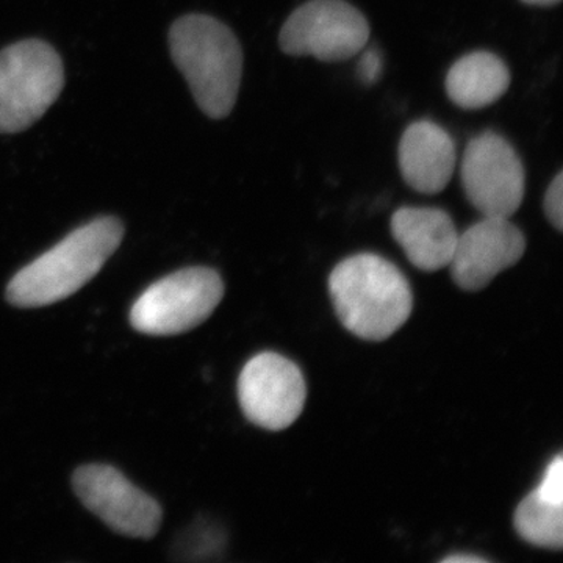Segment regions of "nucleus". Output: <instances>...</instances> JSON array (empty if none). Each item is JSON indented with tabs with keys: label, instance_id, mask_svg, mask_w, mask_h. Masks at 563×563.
<instances>
[{
	"label": "nucleus",
	"instance_id": "f257e3e1",
	"mask_svg": "<svg viewBox=\"0 0 563 563\" xmlns=\"http://www.w3.org/2000/svg\"><path fill=\"white\" fill-rule=\"evenodd\" d=\"M122 236V222L113 217L81 225L22 268L7 287V299L11 306L35 309L69 298L101 272Z\"/></svg>",
	"mask_w": 563,
	"mask_h": 563
},
{
	"label": "nucleus",
	"instance_id": "f03ea898",
	"mask_svg": "<svg viewBox=\"0 0 563 563\" xmlns=\"http://www.w3.org/2000/svg\"><path fill=\"white\" fill-rule=\"evenodd\" d=\"M335 312L358 339L383 342L401 329L412 313L409 282L379 255H352L329 277Z\"/></svg>",
	"mask_w": 563,
	"mask_h": 563
},
{
	"label": "nucleus",
	"instance_id": "7ed1b4c3",
	"mask_svg": "<svg viewBox=\"0 0 563 563\" xmlns=\"http://www.w3.org/2000/svg\"><path fill=\"white\" fill-rule=\"evenodd\" d=\"M169 49L199 109L211 120L229 117L243 74V51L235 33L214 18L188 14L174 22Z\"/></svg>",
	"mask_w": 563,
	"mask_h": 563
},
{
	"label": "nucleus",
	"instance_id": "20e7f679",
	"mask_svg": "<svg viewBox=\"0 0 563 563\" xmlns=\"http://www.w3.org/2000/svg\"><path fill=\"white\" fill-rule=\"evenodd\" d=\"M65 85L60 55L40 40L0 51V133L27 131L54 106Z\"/></svg>",
	"mask_w": 563,
	"mask_h": 563
},
{
	"label": "nucleus",
	"instance_id": "39448f33",
	"mask_svg": "<svg viewBox=\"0 0 563 563\" xmlns=\"http://www.w3.org/2000/svg\"><path fill=\"white\" fill-rule=\"evenodd\" d=\"M222 296L224 284L214 269H181L155 282L136 299L131 322L135 331L146 335H177L202 324Z\"/></svg>",
	"mask_w": 563,
	"mask_h": 563
},
{
	"label": "nucleus",
	"instance_id": "423d86ee",
	"mask_svg": "<svg viewBox=\"0 0 563 563\" xmlns=\"http://www.w3.org/2000/svg\"><path fill=\"white\" fill-rule=\"evenodd\" d=\"M369 24L362 11L344 0H309L285 21L280 49L291 57L344 62L365 49Z\"/></svg>",
	"mask_w": 563,
	"mask_h": 563
},
{
	"label": "nucleus",
	"instance_id": "0eeeda50",
	"mask_svg": "<svg viewBox=\"0 0 563 563\" xmlns=\"http://www.w3.org/2000/svg\"><path fill=\"white\" fill-rule=\"evenodd\" d=\"M462 185L484 217L510 218L525 198V168L512 144L495 132L474 136L463 152Z\"/></svg>",
	"mask_w": 563,
	"mask_h": 563
},
{
	"label": "nucleus",
	"instance_id": "6e6552de",
	"mask_svg": "<svg viewBox=\"0 0 563 563\" xmlns=\"http://www.w3.org/2000/svg\"><path fill=\"white\" fill-rule=\"evenodd\" d=\"M74 492L111 531L132 539H152L162 525V507L109 465L80 466L73 477Z\"/></svg>",
	"mask_w": 563,
	"mask_h": 563
},
{
	"label": "nucleus",
	"instance_id": "1a4fd4ad",
	"mask_svg": "<svg viewBox=\"0 0 563 563\" xmlns=\"http://www.w3.org/2000/svg\"><path fill=\"white\" fill-rule=\"evenodd\" d=\"M307 387L301 369L284 355L262 352L244 365L239 399L247 420L268 431H284L298 420Z\"/></svg>",
	"mask_w": 563,
	"mask_h": 563
},
{
	"label": "nucleus",
	"instance_id": "9d476101",
	"mask_svg": "<svg viewBox=\"0 0 563 563\" xmlns=\"http://www.w3.org/2000/svg\"><path fill=\"white\" fill-rule=\"evenodd\" d=\"M525 251L523 232L510 218L484 217L459 235L448 266L459 288L481 291L504 269L517 265Z\"/></svg>",
	"mask_w": 563,
	"mask_h": 563
},
{
	"label": "nucleus",
	"instance_id": "9b49d317",
	"mask_svg": "<svg viewBox=\"0 0 563 563\" xmlns=\"http://www.w3.org/2000/svg\"><path fill=\"white\" fill-rule=\"evenodd\" d=\"M399 169L406 184L422 195H437L450 184L457 161L453 136L432 121H417L402 133Z\"/></svg>",
	"mask_w": 563,
	"mask_h": 563
},
{
	"label": "nucleus",
	"instance_id": "f8f14e48",
	"mask_svg": "<svg viewBox=\"0 0 563 563\" xmlns=\"http://www.w3.org/2000/svg\"><path fill=\"white\" fill-rule=\"evenodd\" d=\"M391 233L407 258L421 272H439L450 265L459 233L444 210L402 207L391 217Z\"/></svg>",
	"mask_w": 563,
	"mask_h": 563
},
{
	"label": "nucleus",
	"instance_id": "ddd939ff",
	"mask_svg": "<svg viewBox=\"0 0 563 563\" xmlns=\"http://www.w3.org/2000/svg\"><path fill=\"white\" fill-rule=\"evenodd\" d=\"M448 98L463 110H481L506 95L510 70L492 52H473L459 58L446 76Z\"/></svg>",
	"mask_w": 563,
	"mask_h": 563
},
{
	"label": "nucleus",
	"instance_id": "4468645a",
	"mask_svg": "<svg viewBox=\"0 0 563 563\" xmlns=\"http://www.w3.org/2000/svg\"><path fill=\"white\" fill-rule=\"evenodd\" d=\"M514 525L518 536L533 547L561 550L563 544V504L548 501L533 490L517 507Z\"/></svg>",
	"mask_w": 563,
	"mask_h": 563
},
{
	"label": "nucleus",
	"instance_id": "2eb2a0df",
	"mask_svg": "<svg viewBox=\"0 0 563 563\" xmlns=\"http://www.w3.org/2000/svg\"><path fill=\"white\" fill-rule=\"evenodd\" d=\"M542 498L555 504H563V459L558 455L548 465L542 483L536 488Z\"/></svg>",
	"mask_w": 563,
	"mask_h": 563
},
{
	"label": "nucleus",
	"instance_id": "dca6fc26",
	"mask_svg": "<svg viewBox=\"0 0 563 563\" xmlns=\"http://www.w3.org/2000/svg\"><path fill=\"white\" fill-rule=\"evenodd\" d=\"M544 214L551 225H554L559 232L563 231V173H559L548 187L544 195Z\"/></svg>",
	"mask_w": 563,
	"mask_h": 563
},
{
	"label": "nucleus",
	"instance_id": "f3484780",
	"mask_svg": "<svg viewBox=\"0 0 563 563\" xmlns=\"http://www.w3.org/2000/svg\"><path fill=\"white\" fill-rule=\"evenodd\" d=\"M362 57L358 62L357 73L358 77L365 85H373L379 80L380 74H383V57L380 52L377 49H368L361 52Z\"/></svg>",
	"mask_w": 563,
	"mask_h": 563
},
{
	"label": "nucleus",
	"instance_id": "a211bd4d",
	"mask_svg": "<svg viewBox=\"0 0 563 563\" xmlns=\"http://www.w3.org/2000/svg\"><path fill=\"white\" fill-rule=\"evenodd\" d=\"M443 562H446V563H457V562H462V563H466V562L481 563V562H485V561H484V559L477 558V555L457 554V555H448L446 559H443Z\"/></svg>",
	"mask_w": 563,
	"mask_h": 563
},
{
	"label": "nucleus",
	"instance_id": "6ab92c4d",
	"mask_svg": "<svg viewBox=\"0 0 563 563\" xmlns=\"http://www.w3.org/2000/svg\"><path fill=\"white\" fill-rule=\"evenodd\" d=\"M521 2L533 7H553L561 3V0H521Z\"/></svg>",
	"mask_w": 563,
	"mask_h": 563
}]
</instances>
